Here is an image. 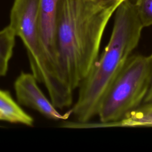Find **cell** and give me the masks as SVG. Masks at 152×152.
<instances>
[{
    "instance_id": "6",
    "label": "cell",
    "mask_w": 152,
    "mask_h": 152,
    "mask_svg": "<svg viewBox=\"0 0 152 152\" xmlns=\"http://www.w3.org/2000/svg\"><path fill=\"white\" fill-rule=\"evenodd\" d=\"M61 1L40 0L39 27L42 45L48 64L55 75L66 84L59 69L56 41L57 18Z\"/></svg>"
},
{
    "instance_id": "1",
    "label": "cell",
    "mask_w": 152,
    "mask_h": 152,
    "mask_svg": "<svg viewBox=\"0 0 152 152\" xmlns=\"http://www.w3.org/2000/svg\"><path fill=\"white\" fill-rule=\"evenodd\" d=\"M113 14L88 0H61L56 41L58 65L64 81L79 87L98 58L102 37Z\"/></svg>"
},
{
    "instance_id": "8",
    "label": "cell",
    "mask_w": 152,
    "mask_h": 152,
    "mask_svg": "<svg viewBox=\"0 0 152 152\" xmlns=\"http://www.w3.org/2000/svg\"><path fill=\"white\" fill-rule=\"evenodd\" d=\"M16 35L8 25L0 30V77L5 76L12 56Z\"/></svg>"
},
{
    "instance_id": "2",
    "label": "cell",
    "mask_w": 152,
    "mask_h": 152,
    "mask_svg": "<svg viewBox=\"0 0 152 152\" xmlns=\"http://www.w3.org/2000/svg\"><path fill=\"white\" fill-rule=\"evenodd\" d=\"M143 28L134 3L125 0L115 11L107 45L79 86L71 109L77 122H87L97 115L102 99L138 45Z\"/></svg>"
},
{
    "instance_id": "11",
    "label": "cell",
    "mask_w": 152,
    "mask_h": 152,
    "mask_svg": "<svg viewBox=\"0 0 152 152\" xmlns=\"http://www.w3.org/2000/svg\"><path fill=\"white\" fill-rule=\"evenodd\" d=\"M93 4L108 11L112 13L115 12L119 6L125 0H88Z\"/></svg>"
},
{
    "instance_id": "3",
    "label": "cell",
    "mask_w": 152,
    "mask_h": 152,
    "mask_svg": "<svg viewBox=\"0 0 152 152\" xmlns=\"http://www.w3.org/2000/svg\"><path fill=\"white\" fill-rule=\"evenodd\" d=\"M152 80V57L131 55L106 92L94 127L111 126L143 103Z\"/></svg>"
},
{
    "instance_id": "4",
    "label": "cell",
    "mask_w": 152,
    "mask_h": 152,
    "mask_svg": "<svg viewBox=\"0 0 152 152\" xmlns=\"http://www.w3.org/2000/svg\"><path fill=\"white\" fill-rule=\"evenodd\" d=\"M39 5L40 0H14L9 26L27 50L32 74L38 82L48 84L52 80L53 73L40 40Z\"/></svg>"
},
{
    "instance_id": "13",
    "label": "cell",
    "mask_w": 152,
    "mask_h": 152,
    "mask_svg": "<svg viewBox=\"0 0 152 152\" xmlns=\"http://www.w3.org/2000/svg\"><path fill=\"white\" fill-rule=\"evenodd\" d=\"M150 55H151V57H152V52H151V53Z\"/></svg>"
},
{
    "instance_id": "12",
    "label": "cell",
    "mask_w": 152,
    "mask_h": 152,
    "mask_svg": "<svg viewBox=\"0 0 152 152\" xmlns=\"http://www.w3.org/2000/svg\"><path fill=\"white\" fill-rule=\"evenodd\" d=\"M142 103H152V80Z\"/></svg>"
},
{
    "instance_id": "7",
    "label": "cell",
    "mask_w": 152,
    "mask_h": 152,
    "mask_svg": "<svg viewBox=\"0 0 152 152\" xmlns=\"http://www.w3.org/2000/svg\"><path fill=\"white\" fill-rule=\"evenodd\" d=\"M11 97L8 91L0 88V121L33 126L34 119Z\"/></svg>"
},
{
    "instance_id": "9",
    "label": "cell",
    "mask_w": 152,
    "mask_h": 152,
    "mask_svg": "<svg viewBox=\"0 0 152 152\" xmlns=\"http://www.w3.org/2000/svg\"><path fill=\"white\" fill-rule=\"evenodd\" d=\"M111 126H152V103H142L135 110Z\"/></svg>"
},
{
    "instance_id": "5",
    "label": "cell",
    "mask_w": 152,
    "mask_h": 152,
    "mask_svg": "<svg viewBox=\"0 0 152 152\" xmlns=\"http://www.w3.org/2000/svg\"><path fill=\"white\" fill-rule=\"evenodd\" d=\"M37 81L31 73L21 72L16 78L14 87L17 102L30 107L45 117L54 121H64L72 115V110L59 113L51 100H49L39 87Z\"/></svg>"
},
{
    "instance_id": "10",
    "label": "cell",
    "mask_w": 152,
    "mask_h": 152,
    "mask_svg": "<svg viewBox=\"0 0 152 152\" xmlns=\"http://www.w3.org/2000/svg\"><path fill=\"white\" fill-rule=\"evenodd\" d=\"M134 4L142 26H152V0H137Z\"/></svg>"
}]
</instances>
